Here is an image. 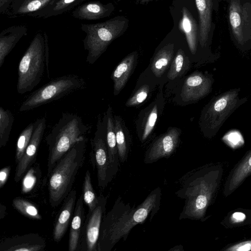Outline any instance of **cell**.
I'll use <instances>...</instances> for the list:
<instances>
[{"instance_id": "obj_6", "label": "cell", "mask_w": 251, "mask_h": 251, "mask_svg": "<svg viewBox=\"0 0 251 251\" xmlns=\"http://www.w3.org/2000/svg\"><path fill=\"white\" fill-rule=\"evenodd\" d=\"M46 50L43 40L37 35L21 59L18 68V93L30 92L40 82L44 71Z\"/></svg>"}, {"instance_id": "obj_13", "label": "cell", "mask_w": 251, "mask_h": 251, "mask_svg": "<svg viewBox=\"0 0 251 251\" xmlns=\"http://www.w3.org/2000/svg\"><path fill=\"white\" fill-rule=\"evenodd\" d=\"M213 80L211 76L196 72L185 79L181 92L184 101H195L206 96L211 90Z\"/></svg>"}, {"instance_id": "obj_39", "label": "cell", "mask_w": 251, "mask_h": 251, "mask_svg": "<svg viewBox=\"0 0 251 251\" xmlns=\"http://www.w3.org/2000/svg\"><path fill=\"white\" fill-rule=\"evenodd\" d=\"M75 0H62L57 3L55 7V9H60L63 7L66 6L67 4L71 3L74 1Z\"/></svg>"}, {"instance_id": "obj_34", "label": "cell", "mask_w": 251, "mask_h": 251, "mask_svg": "<svg viewBox=\"0 0 251 251\" xmlns=\"http://www.w3.org/2000/svg\"><path fill=\"white\" fill-rule=\"evenodd\" d=\"M150 90L151 88L149 85L145 84L141 86L128 99L126 103V106H134L141 104L147 99Z\"/></svg>"}, {"instance_id": "obj_27", "label": "cell", "mask_w": 251, "mask_h": 251, "mask_svg": "<svg viewBox=\"0 0 251 251\" xmlns=\"http://www.w3.org/2000/svg\"><path fill=\"white\" fill-rule=\"evenodd\" d=\"M14 121L11 111L0 107V148L5 147L8 141Z\"/></svg>"}, {"instance_id": "obj_14", "label": "cell", "mask_w": 251, "mask_h": 251, "mask_svg": "<svg viewBox=\"0 0 251 251\" xmlns=\"http://www.w3.org/2000/svg\"><path fill=\"white\" fill-rule=\"evenodd\" d=\"M46 246L44 238L37 233L16 235L4 239L0 244L1 251H41Z\"/></svg>"}, {"instance_id": "obj_1", "label": "cell", "mask_w": 251, "mask_h": 251, "mask_svg": "<svg viewBox=\"0 0 251 251\" xmlns=\"http://www.w3.org/2000/svg\"><path fill=\"white\" fill-rule=\"evenodd\" d=\"M161 197V190L158 187L134 207L118 197L111 209L103 218L97 251H111L121 239L126 240L134 226L143 224L149 216L151 221L159 210Z\"/></svg>"}, {"instance_id": "obj_36", "label": "cell", "mask_w": 251, "mask_h": 251, "mask_svg": "<svg viewBox=\"0 0 251 251\" xmlns=\"http://www.w3.org/2000/svg\"><path fill=\"white\" fill-rule=\"evenodd\" d=\"M225 251H251V240L242 241L224 249Z\"/></svg>"}, {"instance_id": "obj_11", "label": "cell", "mask_w": 251, "mask_h": 251, "mask_svg": "<svg viewBox=\"0 0 251 251\" xmlns=\"http://www.w3.org/2000/svg\"><path fill=\"white\" fill-rule=\"evenodd\" d=\"M34 124V129L30 141L22 158L17 164L14 178L16 182H18L22 178L31 165L34 163L46 127V118L44 117L37 120Z\"/></svg>"}, {"instance_id": "obj_12", "label": "cell", "mask_w": 251, "mask_h": 251, "mask_svg": "<svg viewBox=\"0 0 251 251\" xmlns=\"http://www.w3.org/2000/svg\"><path fill=\"white\" fill-rule=\"evenodd\" d=\"M98 198L97 206L90 216L86 218L83 227V229L85 228V240L87 251H97L101 224L106 209L107 198L103 196Z\"/></svg>"}, {"instance_id": "obj_26", "label": "cell", "mask_w": 251, "mask_h": 251, "mask_svg": "<svg viewBox=\"0 0 251 251\" xmlns=\"http://www.w3.org/2000/svg\"><path fill=\"white\" fill-rule=\"evenodd\" d=\"M82 193L84 201L88 207L87 218L95 209L99 201V198L97 197L93 187L91 174L89 170L85 174Z\"/></svg>"}, {"instance_id": "obj_10", "label": "cell", "mask_w": 251, "mask_h": 251, "mask_svg": "<svg viewBox=\"0 0 251 251\" xmlns=\"http://www.w3.org/2000/svg\"><path fill=\"white\" fill-rule=\"evenodd\" d=\"M181 131L173 127L158 137L147 150L143 160L149 164L163 158H169L176 151L180 141Z\"/></svg>"}, {"instance_id": "obj_31", "label": "cell", "mask_w": 251, "mask_h": 251, "mask_svg": "<svg viewBox=\"0 0 251 251\" xmlns=\"http://www.w3.org/2000/svg\"><path fill=\"white\" fill-rule=\"evenodd\" d=\"M35 124H29L20 133L16 143L15 161L16 164L19 162L23 156L32 137Z\"/></svg>"}, {"instance_id": "obj_3", "label": "cell", "mask_w": 251, "mask_h": 251, "mask_svg": "<svg viewBox=\"0 0 251 251\" xmlns=\"http://www.w3.org/2000/svg\"><path fill=\"white\" fill-rule=\"evenodd\" d=\"M87 140L85 137L77 142L59 160L48 176L49 202L52 207L59 205L72 190L84 162Z\"/></svg>"}, {"instance_id": "obj_21", "label": "cell", "mask_w": 251, "mask_h": 251, "mask_svg": "<svg viewBox=\"0 0 251 251\" xmlns=\"http://www.w3.org/2000/svg\"><path fill=\"white\" fill-rule=\"evenodd\" d=\"M182 17L179 24L180 29L185 34L191 53L197 50L198 41V26L195 19L185 7L182 8Z\"/></svg>"}, {"instance_id": "obj_42", "label": "cell", "mask_w": 251, "mask_h": 251, "mask_svg": "<svg viewBox=\"0 0 251 251\" xmlns=\"http://www.w3.org/2000/svg\"><path fill=\"white\" fill-rule=\"evenodd\" d=\"M151 0H137V1L140 2L141 3H144L146 2H148Z\"/></svg>"}, {"instance_id": "obj_24", "label": "cell", "mask_w": 251, "mask_h": 251, "mask_svg": "<svg viewBox=\"0 0 251 251\" xmlns=\"http://www.w3.org/2000/svg\"><path fill=\"white\" fill-rule=\"evenodd\" d=\"M174 44H168L156 53L151 64V70L157 77L161 76L171 63L174 54Z\"/></svg>"}, {"instance_id": "obj_32", "label": "cell", "mask_w": 251, "mask_h": 251, "mask_svg": "<svg viewBox=\"0 0 251 251\" xmlns=\"http://www.w3.org/2000/svg\"><path fill=\"white\" fill-rule=\"evenodd\" d=\"M21 35L20 33H11L6 36H1L0 39V68L1 67L6 56L9 54Z\"/></svg>"}, {"instance_id": "obj_20", "label": "cell", "mask_w": 251, "mask_h": 251, "mask_svg": "<svg viewBox=\"0 0 251 251\" xmlns=\"http://www.w3.org/2000/svg\"><path fill=\"white\" fill-rule=\"evenodd\" d=\"M199 15V41L202 47L206 44L211 25V0H195Z\"/></svg>"}, {"instance_id": "obj_25", "label": "cell", "mask_w": 251, "mask_h": 251, "mask_svg": "<svg viewBox=\"0 0 251 251\" xmlns=\"http://www.w3.org/2000/svg\"><path fill=\"white\" fill-rule=\"evenodd\" d=\"M139 130V136L142 142L147 139L155 126L159 113V104L157 101L151 103Z\"/></svg>"}, {"instance_id": "obj_2", "label": "cell", "mask_w": 251, "mask_h": 251, "mask_svg": "<svg viewBox=\"0 0 251 251\" xmlns=\"http://www.w3.org/2000/svg\"><path fill=\"white\" fill-rule=\"evenodd\" d=\"M224 169L220 165L201 167L184 180L175 193L184 200L179 220H202L216 196L221 183Z\"/></svg>"}, {"instance_id": "obj_28", "label": "cell", "mask_w": 251, "mask_h": 251, "mask_svg": "<svg viewBox=\"0 0 251 251\" xmlns=\"http://www.w3.org/2000/svg\"><path fill=\"white\" fill-rule=\"evenodd\" d=\"M41 176V172L38 164L31 166L22 178V193L27 194L35 189L39 182Z\"/></svg>"}, {"instance_id": "obj_4", "label": "cell", "mask_w": 251, "mask_h": 251, "mask_svg": "<svg viewBox=\"0 0 251 251\" xmlns=\"http://www.w3.org/2000/svg\"><path fill=\"white\" fill-rule=\"evenodd\" d=\"M91 127L75 114L63 113L45 140L48 146L47 173L49 176L59 160L80 140L86 137Z\"/></svg>"}, {"instance_id": "obj_41", "label": "cell", "mask_w": 251, "mask_h": 251, "mask_svg": "<svg viewBox=\"0 0 251 251\" xmlns=\"http://www.w3.org/2000/svg\"><path fill=\"white\" fill-rule=\"evenodd\" d=\"M8 0H0V7H1L2 5H3Z\"/></svg>"}, {"instance_id": "obj_23", "label": "cell", "mask_w": 251, "mask_h": 251, "mask_svg": "<svg viewBox=\"0 0 251 251\" xmlns=\"http://www.w3.org/2000/svg\"><path fill=\"white\" fill-rule=\"evenodd\" d=\"M114 120L119 159L120 162L123 163L128 158L130 140L122 118L119 116L115 115L114 117Z\"/></svg>"}, {"instance_id": "obj_18", "label": "cell", "mask_w": 251, "mask_h": 251, "mask_svg": "<svg viewBox=\"0 0 251 251\" xmlns=\"http://www.w3.org/2000/svg\"><path fill=\"white\" fill-rule=\"evenodd\" d=\"M84 202L83 195L81 193L76 201L71 222L68 244L69 251H75L79 246L80 233L85 221Z\"/></svg>"}, {"instance_id": "obj_9", "label": "cell", "mask_w": 251, "mask_h": 251, "mask_svg": "<svg viewBox=\"0 0 251 251\" xmlns=\"http://www.w3.org/2000/svg\"><path fill=\"white\" fill-rule=\"evenodd\" d=\"M90 159L92 166L97 170L98 185L101 189L105 188L112 181L110 165L106 142L105 130L100 121L95 136L91 141Z\"/></svg>"}, {"instance_id": "obj_37", "label": "cell", "mask_w": 251, "mask_h": 251, "mask_svg": "<svg viewBox=\"0 0 251 251\" xmlns=\"http://www.w3.org/2000/svg\"><path fill=\"white\" fill-rule=\"evenodd\" d=\"M11 167L8 166L2 168L0 171V188H2L8 180Z\"/></svg>"}, {"instance_id": "obj_19", "label": "cell", "mask_w": 251, "mask_h": 251, "mask_svg": "<svg viewBox=\"0 0 251 251\" xmlns=\"http://www.w3.org/2000/svg\"><path fill=\"white\" fill-rule=\"evenodd\" d=\"M137 53L133 52L126 56L113 71L111 78L114 83V95H117L124 88L135 66Z\"/></svg>"}, {"instance_id": "obj_40", "label": "cell", "mask_w": 251, "mask_h": 251, "mask_svg": "<svg viewBox=\"0 0 251 251\" xmlns=\"http://www.w3.org/2000/svg\"><path fill=\"white\" fill-rule=\"evenodd\" d=\"M6 213V207L2 205V204H0V219H2L3 218L5 215Z\"/></svg>"}, {"instance_id": "obj_7", "label": "cell", "mask_w": 251, "mask_h": 251, "mask_svg": "<svg viewBox=\"0 0 251 251\" xmlns=\"http://www.w3.org/2000/svg\"><path fill=\"white\" fill-rule=\"evenodd\" d=\"M86 85L85 80L76 75L53 78L28 95L19 107V111L25 112L50 103L84 89Z\"/></svg>"}, {"instance_id": "obj_16", "label": "cell", "mask_w": 251, "mask_h": 251, "mask_svg": "<svg viewBox=\"0 0 251 251\" xmlns=\"http://www.w3.org/2000/svg\"><path fill=\"white\" fill-rule=\"evenodd\" d=\"M76 191L72 189L64 201L59 214L54 224L53 239L59 242L64 236L72 221L76 203Z\"/></svg>"}, {"instance_id": "obj_29", "label": "cell", "mask_w": 251, "mask_h": 251, "mask_svg": "<svg viewBox=\"0 0 251 251\" xmlns=\"http://www.w3.org/2000/svg\"><path fill=\"white\" fill-rule=\"evenodd\" d=\"M12 205L19 212L27 218L37 220L42 219L38 208L28 200L16 198L12 201Z\"/></svg>"}, {"instance_id": "obj_35", "label": "cell", "mask_w": 251, "mask_h": 251, "mask_svg": "<svg viewBox=\"0 0 251 251\" xmlns=\"http://www.w3.org/2000/svg\"><path fill=\"white\" fill-rule=\"evenodd\" d=\"M50 0H28L20 9V12H33L39 9Z\"/></svg>"}, {"instance_id": "obj_8", "label": "cell", "mask_w": 251, "mask_h": 251, "mask_svg": "<svg viewBox=\"0 0 251 251\" xmlns=\"http://www.w3.org/2000/svg\"><path fill=\"white\" fill-rule=\"evenodd\" d=\"M127 21L125 18L119 17L88 26L84 48L88 50L86 61L89 64H94L108 45L125 32Z\"/></svg>"}, {"instance_id": "obj_17", "label": "cell", "mask_w": 251, "mask_h": 251, "mask_svg": "<svg viewBox=\"0 0 251 251\" xmlns=\"http://www.w3.org/2000/svg\"><path fill=\"white\" fill-rule=\"evenodd\" d=\"M104 119L108 157L112 176L114 178L119 171L120 161L117 146L114 117L112 108L110 105L106 112Z\"/></svg>"}, {"instance_id": "obj_22", "label": "cell", "mask_w": 251, "mask_h": 251, "mask_svg": "<svg viewBox=\"0 0 251 251\" xmlns=\"http://www.w3.org/2000/svg\"><path fill=\"white\" fill-rule=\"evenodd\" d=\"M239 0H230L229 20L232 32L239 43L244 40V17Z\"/></svg>"}, {"instance_id": "obj_30", "label": "cell", "mask_w": 251, "mask_h": 251, "mask_svg": "<svg viewBox=\"0 0 251 251\" xmlns=\"http://www.w3.org/2000/svg\"><path fill=\"white\" fill-rule=\"evenodd\" d=\"M189 66V60L181 49L177 50L171 64L167 76L174 80L184 73Z\"/></svg>"}, {"instance_id": "obj_38", "label": "cell", "mask_w": 251, "mask_h": 251, "mask_svg": "<svg viewBox=\"0 0 251 251\" xmlns=\"http://www.w3.org/2000/svg\"><path fill=\"white\" fill-rule=\"evenodd\" d=\"M246 219V215L242 212H236L233 213L231 217V219L233 223H240Z\"/></svg>"}, {"instance_id": "obj_15", "label": "cell", "mask_w": 251, "mask_h": 251, "mask_svg": "<svg viewBox=\"0 0 251 251\" xmlns=\"http://www.w3.org/2000/svg\"><path fill=\"white\" fill-rule=\"evenodd\" d=\"M251 175V150L248 151L230 172L225 183L223 194L227 197Z\"/></svg>"}, {"instance_id": "obj_5", "label": "cell", "mask_w": 251, "mask_h": 251, "mask_svg": "<svg viewBox=\"0 0 251 251\" xmlns=\"http://www.w3.org/2000/svg\"><path fill=\"white\" fill-rule=\"evenodd\" d=\"M240 89H230L215 97L203 108L200 125L204 135L214 136L226 120L247 99H240Z\"/></svg>"}, {"instance_id": "obj_33", "label": "cell", "mask_w": 251, "mask_h": 251, "mask_svg": "<svg viewBox=\"0 0 251 251\" xmlns=\"http://www.w3.org/2000/svg\"><path fill=\"white\" fill-rule=\"evenodd\" d=\"M106 11L105 7L96 3H89L84 5L79 10L80 15L87 19H96L102 16Z\"/></svg>"}]
</instances>
